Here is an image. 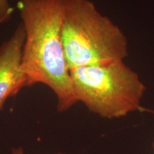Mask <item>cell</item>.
<instances>
[{
  "label": "cell",
  "instance_id": "6",
  "mask_svg": "<svg viewBox=\"0 0 154 154\" xmlns=\"http://www.w3.org/2000/svg\"><path fill=\"white\" fill-rule=\"evenodd\" d=\"M11 154H25L24 149L22 147L15 148L11 150ZM58 154H63V153H58Z\"/></svg>",
  "mask_w": 154,
  "mask_h": 154
},
{
  "label": "cell",
  "instance_id": "1",
  "mask_svg": "<svg viewBox=\"0 0 154 154\" xmlns=\"http://www.w3.org/2000/svg\"><path fill=\"white\" fill-rule=\"evenodd\" d=\"M17 7L25 32L22 69L27 86H47L64 112L78 100L61 41L63 0H18Z\"/></svg>",
  "mask_w": 154,
  "mask_h": 154
},
{
  "label": "cell",
  "instance_id": "3",
  "mask_svg": "<svg viewBox=\"0 0 154 154\" xmlns=\"http://www.w3.org/2000/svg\"><path fill=\"white\" fill-rule=\"evenodd\" d=\"M78 102L107 119H120L140 109L146 87L124 60L69 70Z\"/></svg>",
  "mask_w": 154,
  "mask_h": 154
},
{
  "label": "cell",
  "instance_id": "2",
  "mask_svg": "<svg viewBox=\"0 0 154 154\" xmlns=\"http://www.w3.org/2000/svg\"><path fill=\"white\" fill-rule=\"evenodd\" d=\"M61 41L69 70L128 56L124 32L90 0H63Z\"/></svg>",
  "mask_w": 154,
  "mask_h": 154
},
{
  "label": "cell",
  "instance_id": "4",
  "mask_svg": "<svg viewBox=\"0 0 154 154\" xmlns=\"http://www.w3.org/2000/svg\"><path fill=\"white\" fill-rule=\"evenodd\" d=\"M24 40L25 32L21 24L11 37L0 46V110L9 97L27 86L22 69Z\"/></svg>",
  "mask_w": 154,
  "mask_h": 154
},
{
  "label": "cell",
  "instance_id": "5",
  "mask_svg": "<svg viewBox=\"0 0 154 154\" xmlns=\"http://www.w3.org/2000/svg\"><path fill=\"white\" fill-rule=\"evenodd\" d=\"M13 11L9 0H0V22L7 20Z\"/></svg>",
  "mask_w": 154,
  "mask_h": 154
},
{
  "label": "cell",
  "instance_id": "7",
  "mask_svg": "<svg viewBox=\"0 0 154 154\" xmlns=\"http://www.w3.org/2000/svg\"><path fill=\"white\" fill-rule=\"evenodd\" d=\"M152 147H153V152H154V141L153 142V143H152Z\"/></svg>",
  "mask_w": 154,
  "mask_h": 154
}]
</instances>
